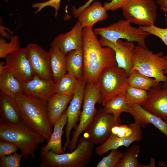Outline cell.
Masks as SVG:
<instances>
[{
	"label": "cell",
	"instance_id": "obj_45",
	"mask_svg": "<svg viewBox=\"0 0 167 167\" xmlns=\"http://www.w3.org/2000/svg\"><path fill=\"white\" fill-rule=\"evenodd\" d=\"M158 165L160 166H166L167 167V164H166L164 161H160L158 162Z\"/></svg>",
	"mask_w": 167,
	"mask_h": 167
},
{
	"label": "cell",
	"instance_id": "obj_27",
	"mask_svg": "<svg viewBox=\"0 0 167 167\" xmlns=\"http://www.w3.org/2000/svg\"><path fill=\"white\" fill-rule=\"evenodd\" d=\"M128 85L135 88L149 91L158 83L152 78L141 73L136 70H132L128 76Z\"/></svg>",
	"mask_w": 167,
	"mask_h": 167
},
{
	"label": "cell",
	"instance_id": "obj_13",
	"mask_svg": "<svg viewBox=\"0 0 167 167\" xmlns=\"http://www.w3.org/2000/svg\"><path fill=\"white\" fill-rule=\"evenodd\" d=\"M87 81L83 77L80 79L79 85L73 96L69 105L66 110L67 117V121L65 129L66 141L62 148L64 152L67 147L70 141L71 131L80 119L83 103L85 88Z\"/></svg>",
	"mask_w": 167,
	"mask_h": 167
},
{
	"label": "cell",
	"instance_id": "obj_5",
	"mask_svg": "<svg viewBox=\"0 0 167 167\" xmlns=\"http://www.w3.org/2000/svg\"><path fill=\"white\" fill-rule=\"evenodd\" d=\"M162 52L153 53L147 48L139 45L135 46L132 58L133 69L156 79L158 83L165 82L167 77L164 71L167 69V58Z\"/></svg>",
	"mask_w": 167,
	"mask_h": 167
},
{
	"label": "cell",
	"instance_id": "obj_35",
	"mask_svg": "<svg viewBox=\"0 0 167 167\" xmlns=\"http://www.w3.org/2000/svg\"><path fill=\"white\" fill-rule=\"evenodd\" d=\"M23 156L16 152L4 156L0 158V167H20V162Z\"/></svg>",
	"mask_w": 167,
	"mask_h": 167
},
{
	"label": "cell",
	"instance_id": "obj_28",
	"mask_svg": "<svg viewBox=\"0 0 167 167\" xmlns=\"http://www.w3.org/2000/svg\"><path fill=\"white\" fill-rule=\"evenodd\" d=\"M80 79H78L71 75L66 73L56 83V93L73 96L79 85Z\"/></svg>",
	"mask_w": 167,
	"mask_h": 167
},
{
	"label": "cell",
	"instance_id": "obj_10",
	"mask_svg": "<svg viewBox=\"0 0 167 167\" xmlns=\"http://www.w3.org/2000/svg\"><path fill=\"white\" fill-rule=\"evenodd\" d=\"M121 124L120 117H115L101 109L97 111L93 122L84 136L94 145L101 144L109 137L112 128Z\"/></svg>",
	"mask_w": 167,
	"mask_h": 167
},
{
	"label": "cell",
	"instance_id": "obj_39",
	"mask_svg": "<svg viewBox=\"0 0 167 167\" xmlns=\"http://www.w3.org/2000/svg\"><path fill=\"white\" fill-rule=\"evenodd\" d=\"M128 0H111L110 2H105L103 6L108 10L114 11L122 8Z\"/></svg>",
	"mask_w": 167,
	"mask_h": 167
},
{
	"label": "cell",
	"instance_id": "obj_37",
	"mask_svg": "<svg viewBox=\"0 0 167 167\" xmlns=\"http://www.w3.org/2000/svg\"><path fill=\"white\" fill-rule=\"evenodd\" d=\"M61 0H49L45 2H37L32 5L34 8H37V9L35 12L36 13L40 11L44 8L47 6H49L54 8L55 9V16L56 17L58 15V11L59 10L60 2Z\"/></svg>",
	"mask_w": 167,
	"mask_h": 167
},
{
	"label": "cell",
	"instance_id": "obj_36",
	"mask_svg": "<svg viewBox=\"0 0 167 167\" xmlns=\"http://www.w3.org/2000/svg\"><path fill=\"white\" fill-rule=\"evenodd\" d=\"M139 28L141 30L147 32L159 38L163 41L167 47V28H161L154 25L150 26H140ZM167 58V54L165 56Z\"/></svg>",
	"mask_w": 167,
	"mask_h": 167
},
{
	"label": "cell",
	"instance_id": "obj_23",
	"mask_svg": "<svg viewBox=\"0 0 167 167\" xmlns=\"http://www.w3.org/2000/svg\"><path fill=\"white\" fill-rule=\"evenodd\" d=\"M142 138V133L126 138L119 137L111 134L105 142L96 147L95 152L97 155L101 156L110 150L117 149L120 147H129L132 143L140 141Z\"/></svg>",
	"mask_w": 167,
	"mask_h": 167
},
{
	"label": "cell",
	"instance_id": "obj_44",
	"mask_svg": "<svg viewBox=\"0 0 167 167\" xmlns=\"http://www.w3.org/2000/svg\"><path fill=\"white\" fill-rule=\"evenodd\" d=\"M164 73L165 74H167V69L164 71ZM161 88L162 89H165L167 88V81L164 82L161 85Z\"/></svg>",
	"mask_w": 167,
	"mask_h": 167
},
{
	"label": "cell",
	"instance_id": "obj_25",
	"mask_svg": "<svg viewBox=\"0 0 167 167\" xmlns=\"http://www.w3.org/2000/svg\"><path fill=\"white\" fill-rule=\"evenodd\" d=\"M49 51L53 80L57 83L67 72L66 56L55 46H51Z\"/></svg>",
	"mask_w": 167,
	"mask_h": 167
},
{
	"label": "cell",
	"instance_id": "obj_26",
	"mask_svg": "<svg viewBox=\"0 0 167 167\" xmlns=\"http://www.w3.org/2000/svg\"><path fill=\"white\" fill-rule=\"evenodd\" d=\"M67 73L78 79L83 77V49L73 50L65 54Z\"/></svg>",
	"mask_w": 167,
	"mask_h": 167
},
{
	"label": "cell",
	"instance_id": "obj_12",
	"mask_svg": "<svg viewBox=\"0 0 167 167\" xmlns=\"http://www.w3.org/2000/svg\"><path fill=\"white\" fill-rule=\"evenodd\" d=\"M26 48L28 59L35 74L44 79L53 80L49 52L35 43L28 44Z\"/></svg>",
	"mask_w": 167,
	"mask_h": 167
},
{
	"label": "cell",
	"instance_id": "obj_41",
	"mask_svg": "<svg viewBox=\"0 0 167 167\" xmlns=\"http://www.w3.org/2000/svg\"><path fill=\"white\" fill-rule=\"evenodd\" d=\"M156 3L160 6V9H167V0H157Z\"/></svg>",
	"mask_w": 167,
	"mask_h": 167
},
{
	"label": "cell",
	"instance_id": "obj_30",
	"mask_svg": "<svg viewBox=\"0 0 167 167\" xmlns=\"http://www.w3.org/2000/svg\"><path fill=\"white\" fill-rule=\"evenodd\" d=\"M148 94V92L146 90L128 85L126 87L124 92L125 100L127 104L141 106L146 102Z\"/></svg>",
	"mask_w": 167,
	"mask_h": 167
},
{
	"label": "cell",
	"instance_id": "obj_18",
	"mask_svg": "<svg viewBox=\"0 0 167 167\" xmlns=\"http://www.w3.org/2000/svg\"><path fill=\"white\" fill-rule=\"evenodd\" d=\"M22 83L23 93L48 102L56 93V83L46 80L35 74L30 80Z\"/></svg>",
	"mask_w": 167,
	"mask_h": 167
},
{
	"label": "cell",
	"instance_id": "obj_9",
	"mask_svg": "<svg viewBox=\"0 0 167 167\" xmlns=\"http://www.w3.org/2000/svg\"><path fill=\"white\" fill-rule=\"evenodd\" d=\"M122 9L123 16L131 23L140 26L154 25L157 7L153 0H128Z\"/></svg>",
	"mask_w": 167,
	"mask_h": 167
},
{
	"label": "cell",
	"instance_id": "obj_29",
	"mask_svg": "<svg viewBox=\"0 0 167 167\" xmlns=\"http://www.w3.org/2000/svg\"><path fill=\"white\" fill-rule=\"evenodd\" d=\"M103 106L106 113L113 115L115 117H120L121 113L125 112L127 107L124 93L119 94L112 98Z\"/></svg>",
	"mask_w": 167,
	"mask_h": 167
},
{
	"label": "cell",
	"instance_id": "obj_15",
	"mask_svg": "<svg viewBox=\"0 0 167 167\" xmlns=\"http://www.w3.org/2000/svg\"><path fill=\"white\" fill-rule=\"evenodd\" d=\"M83 29L81 23L78 20L69 31L56 37L51 46L58 47L65 55L72 50L83 49Z\"/></svg>",
	"mask_w": 167,
	"mask_h": 167
},
{
	"label": "cell",
	"instance_id": "obj_43",
	"mask_svg": "<svg viewBox=\"0 0 167 167\" xmlns=\"http://www.w3.org/2000/svg\"><path fill=\"white\" fill-rule=\"evenodd\" d=\"M5 62L3 61L1 62L0 63V73L2 72L5 68Z\"/></svg>",
	"mask_w": 167,
	"mask_h": 167
},
{
	"label": "cell",
	"instance_id": "obj_32",
	"mask_svg": "<svg viewBox=\"0 0 167 167\" xmlns=\"http://www.w3.org/2000/svg\"><path fill=\"white\" fill-rule=\"evenodd\" d=\"M141 128L135 122L127 125L121 124L113 127L111 134L121 138L128 137L142 133Z\"/></svg>",
	"mask_w": 167,
	"mask_h": 167
},
{
	"label": "cell",
	"instance_id": "obj_46",
	"mask_svg": "<svg viewBox=\"0 0 167 167\" xmlns=\"http://www.w3.org/2000/svg\"><path fill=\"white\" fill-rule=\"evenodd\" d=\"M160 9H161L162 11L167 13V9L161 8Z\"/></svg>",
	"mask_w": 167,
	"mask_h": 167
},
{
	"label": "cell",
	"instance_id": "obj_33",
	"mask_svg": "<svg viewBox=\"0 0 167 167\" xmlns=\"http://www.w3.org/2000/svg\"><path fill=\"white\" fill-rule=\"evenodd\" d=\"M19 37L17 35L12 36L10 41L7 43L2 38L0 40V58H5L8 55L20 49Z\"/></svg>",
	"mask_w": 167,
	"mask_h": 167
},
{
	"label": "cell",
	"instance_id": "obj_22",
	"mask_svg": "<svg viewBox=\"0 0 167 167\" xmlns=\"http://www.w3.org/2000/svg\"><path fill=\"white\" fill-rule=\"evenodd\" d=\"M72 97L73 96L56 93L47 102L48 117L52 126H54L66 110Z\"/></svg>",
	"mask_w": 167,
	"mask_h": 167
},
{
	"label": "cell",
	"instance_id": "obj_34",
	"mask_svg": "<svg viewBox=\"0 0 167 167\" xmlns=\"http://www.w3.org/2000/svg\"><path fill=\"white\" fill-rule=\"evenodd\" d=\"M123 155V153L117 149L112 150L109 154L104 157L96 167H115Z\"/></svg>",
	"mask_w": 167,
	"mask_h": 167
},
{
	"label": "cell",
	"instance_id": "obj_47",
	"mask_svg": "<svg viewBox=\"0 0 167 167\" xmlns=\"http://www.w3.org/2000/svg\"><path fill=\"white\" fill-rule=\"evenodd\" d=\"M5 1H7V0H4Z\"/></svg>",
	"mask_w": 167,
	"mask_h": 167
},
{
	"label": "cell",
	"instance_id": "obj_16",
	"mask_svg": "<svg viewBox=\"0 0 167 167\" xmlns=\"http://www.w3.org/2000/svg\"><path fill=\"white\" fill-rule=\"evenodd\" d=\"M160 83L148 91L145 103L142 106L145 109L167 122V88H161Z\"/></svg>",
	"mask_w": 167,
	"mask_h": 167
},
{
	"label": "cell",
	"instance_id": "obj_24",
	"mask_svg": "<svg viewBox=\"0 0 167 167\" xmlns=\"http://www.w3.org/2000/svg\"><path fill=\"white\" fill-rule=\"evenodd\" d=\"M0 92L14 97L23 92L22 83L5 66L0 73Z\"/></svg>",
	"mask_w": 167,
	"mask_h": 167
},
{
	"label": "cell",
	"instance_id": "obj_7",
	"mask_svg": "<svg viewBox=\"0 0 167 167\" xmlns=\"http://www.w3.org/2000/svg\"><path fill=\"white\" fill-rule=\"evenodd\" d=\"M128 75L123 69L117 66L104 68L96 83L101 93L103 106L109 100L124 92Z\"/></svg>",
	"mask_w": 167,
	"mask_h": 167
},
{
	"label": "cell",
	"instance_id": "obj_14",
	"mask_svg": "<svg viewBox=\"0 0 167 167\" xmlns=\"http://www.w3.org/2000/svg\"><path fill=\"white\" fill-rule=\"evenodd\" d=\"M99 41L102 46L109 47L114 50L117 66L124 69L128 75L133 67L132 58L135 47L133 42L121 39L113 42L101 36Z\"/></svg>",
	"mask_w": 167,
	"mask_h": 167
},
{
	"label": "cell",
	"instance_id": "obj_17",
	"mask_svg": "<svg viewBox=\"0 0 167 167\" xmlns=\"http://www.w3.org/2000/svg\"><path fill=\"white\" fill-rule=\"evenodd\" d=\"M125 112L130 114L135 122L141 128L151 124L167 138V122L161 118L152 113L138 105L127 104Z\"/></svg>",
	"mask_w": 167,
	"mask_h": 167
},
{
	"label": "cell",
	"instance_id": "obj_40",
	"mask_svg": "<svg viewBox=\"0 0 167 167\" xmlns=\"http://www.w3.org/2000/svg\"><path fill=\"white\" fill-rule=\"evenodd\" d=\"M94 0H88L83 5L78 8H76L74 6H73L71 10L74 16L77 17L79 14L86 8L89 6L91 3Z\"/></svg>",
	"mask_w": 167,
	"mask_h": 167
},
{
	"label": "cell",
	"instance_id": "obj_6",
	"mask_svg": "<svg viewBox=\"0 0 167 167\" xmlns=\"http://www.w3.org/2000/svg\"><path fill=\"white\" fill-rule=\"evenodd\" d=\"M97 103H102L100 91L96 83L87 82L79 122L72 133L71 139L67 147L71 152L76 148L79 135L88 130L93 122L97 112L95 107Z\"/></svg>",
	"mask_w": 167,
	"mask_h": 167
},
{
	"label": "cell",
	"instance_id": "obj_11",
	"mask_svg": "<svg viewBox=\"0 0 167 167\" xmlns=\"http://www.w3.org/2000/svg\"><path fill=\"white\" fill-rule=\"evenodd\" d=\"M5 59V66L22 83L28 81L34 77L35 73L28 59L26 47L14 51Z\"/></svg>",
	"mask_w": 167,
	"mask_h": 167
},
{
	"label": "cell",
	"instance_id": "obj_19",
	"mask_svg": "<svg viewBox=\"0 0 167 167\" xmlns=\"http://www.w3.org/2000/svg\"><path fill=\"white\" fill-rule=\"evenodd\" d=\"M0 122L18 123L23 121L21 111L15 97L0 93Z\"/></svg>",
	"mask_w": 167,
	"mask_h": 167
},
{
	"label": "cell",
	"instance_id": "obj_31",
	"mask_svg": "<svg viewBox=\"0 0 167 167\" xmlns=\"http://www.w3.org/2000/svg\"><path fill=\"white\" fill-rule=\"evenodd\" d=\"M139 151L138 145L132 146L123 153L115 167H141V164L137 158Z\"/></svg>",
	"mask_w": 167,
	"mask_h": 167
},
{
	"label": "cell",
	"instance_id": "obj_42",
	"mask_svg": "<svg viewBox=\"0 0 167 167\" xmlns=\"http://www.w3.org/2000/svg\"><path fill=\"white\" fill-rule=\"evenodd\" d=\"M156 161L155 159L153 157L150 159V162L148 165H143L141 164V167H150L156 166Z\"/></svg>",
	"mask_w": 167,
	"mask_h": 167
},
{
	"label": "cell",
	"instance_id": "obj_21",
	"mask_svg": "<svg viewBox=\"0 0 167 167\" xmlns=\"http://www.w3.org/2000/svg\"><path fill=\"white\" fill-rule=\"evenodd\" d=\"M67 117L66 111L55 123L54 131L47 143L41 148V153H45L50 150L56 154L65 153L62 145V137L64 132L63 129L66 124Z\"/></svg>",
	"mask_w": 167,
	"mask_h": 167
},
{
	"label": "cell",
	"instance_id": "obj_8",
	"mask_svg": "<svg viewBox=\"0 0 167 167\" xmlns=\"http://www.w3.org/2000/svg\"><path fill=\"white\" fill-rule=\"evenodd\" d=\"M130 23L126 19L120 20L106 27L95 28L93 30L96 35L113 42L123 39L130 42H136L139 45L147 48L145 39L149 33L132 26Z\"/></svg>",
	"mask_w": 167,
	"mask_h": 167
},
{
	"label": "cell",
	"instance_id": "obj_2",
	"mask_svg": "<svg viewBox=\"0 0 167 167\" xmlns=\"http://www.w3.org/2000/svg\"><path fill=\"white\" fill-rule=\"evenodd\" d=\"M15 98L20 108L23 121L48 141L52 133V126L48 117L47 102L23 92Z\"/></svg>",
	"mask_w": 167,
	"mask_h": 167
},
{
	"label": "cell",
	"instance_id": "obj_1",
	"mask_svg": "<svg viewBox=\"0 0 167 167\" xmlns=\"http://www.w3.org/2000/svg\"><path fill=\"white\" fill-rule=\"evenodd\" d=\"M92 28L83 29V77L87 82L96 83L105 68L117 66L114 50L102 46Z\"/></svg>",
	"mask_w": 167,
	"mask_h": 167
},
{
	"label": "cell",
	"instance_id": "obj_20",
	"mask_svg": "<svg viewBox=\"0 0 167 167\" xmlns=\"http://www.w3.org/2000/svg\"><path fill=\"white\" fill-rule=\"evenodd\" d=\"M107 10L101 2L95 1L86 8L78 15V20L83 27L92 28L97 22L105 20L108 17Z\"/></svg>",
	"mask_w": 167,
	"mask_h": 167
},
{
	"label": "cell",
	"instance_id": "obj_38",
	"mask_svg": "<svg viewBox=\"0 0 167 167\" xmlns=\"http://www.w3.org/2000/svg\"><path fill=\"white\" fill-rule=\"evenodd\" d=\"M18 148L10 142L0 141V158L5 156L16 152Z\"/></svg>",
	"mask_w": 167,
	"mask_h": 167
},
{
	"label": "cell",
	"instance_id": "obj_4",
	"mask_svg": "<svg viewBox=\"0 0 167 167\" xmlns=\"http://www.w3.org/2000/svg\"><path fill=\"white\" fill-rule=\"evenodd\" d=\"M94 144L83 136L78 141L75 149L71 153L56 154L50 150L40 153V167H84L89 163Z\"/></svg>",
	"mask_w": 167,
	"mask_h": 167
},
{
	"label": "cell",
	"instance_id": "obj_3",
	"mask_svg": "<svg viewBox=\"0 0 167 167\" xmlns=\"http://www.w3.org/2000/svg\"><path fill=\"white\" fill-rule=\"evenodd\" d=\"M0 140L14 144L27 160L29 156L35 158L36 151L46 139L22 121L16 124L0 122Z\"/></svg>",
	"mask_w": 167,
	"mask_h": 167
}]
</instances>
